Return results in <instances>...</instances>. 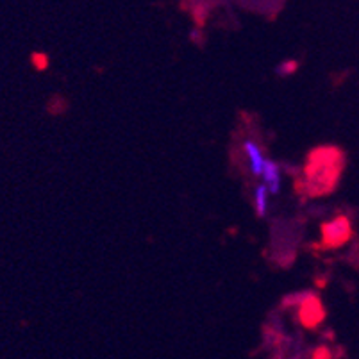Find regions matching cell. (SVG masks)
Returning <instances> with one entry per match:
<instances>
[{
  "instance_id": "cell-1",
  "label": "cell",
  "mask_w": 359,
  "mask_h": 359,
  "mask_svg": "<svg viewBox=\"0 0 359 359\" xmlns=\"http://www.w3.org/2000/svg\"><path fill=\"white\" fill-rule=\"evenodd\" d=\"M344 170V154L336 147H318L311 150L304 166V179L299 191L308 197H320L336 188Z\"/></svg>"
},
{
  "instance_id": "cell-2",
  "label": "cell",
  "mask_w": 359,
  "mask_h": 359,
  "mask_svg": "<svg viewBox=\"0 0 359 359\" xmlns=\"http://www.w3.org/2000/svg\"><path fill=\"white\" fill-rule=\"evenodd\" d=\"M352 236V225L347 217H336L322 225V245L325 249H338Z\"/></svg>"
},
{
  "instance_id": "cell-3",
  "label": "cell",
  "mask_w": 359,
  "mask_h": 359,
  "mask_svg": "<svg viewBox=\"0 0 359 359\" xmlns=\"http://www.w3.org/2000/svg\"><path fill=\"white\" fill-rule=\"evenodd\" d=\"M325 318V309L320 299L313 293H306L299 304V320L304 327L313 329Z\"/></svg>"
},
{
  "instance_id": "cell-4",
  "label": "cell",
  "mask_w": 359,
  "mask_h": 359,
  "mask_svg": "<svg viewBox=\"0 0 359 359\" xmlns=\"http://www.w3.org/2000/svg\"><path fill=\"white\" fill-rule=\"evenodd\" d=\"M263 179L266 190L272 195H277L280 190V174H279V166L272 161V159H266L263 166Z\"/></svg>"
},
{
  "instance_id": "cell-5",
  "label": "cell",
  "mask_w": 359,
  "mask_h": 359,
  "mask_svg": "<svg viewBox=\"0 0 359 359\" xmlns=\"http://www.w3.org/2000/svg\"><path fill=\"white\" fill-rule=\"evenodd\" d=\"M243 150H245V154H247V158H249V165H250V170H252V174L263 175L264 159H263V156H261L259 147L249 140V142H245Z\"/></svg>"
},
{
  "instance_id": "cell-6",
  "label": "cell",
  "mask_w": 359,
  "mask_h": 359,
  "mask_svg": "<svg viewBox=\"0 0 359 359\" xmlns=\"http://www.w3.org/2000/svg\"><path fill=\"white\" fill-rule=\"evenodd\" d=\"M254 205H256V213L259 217L266 215V208H269V190H266L264 184L257 186L256 191H254Z\"/></svg>"
},
{
  "instance_id": "cell-7",
  "label": "cell",
  "mask_w": 359,
  "mask_h": 359,
  "mask_svg": "<svg viewBox=\"0 0 359 359\" xmlns=\"http://www.w3.org/2000/svg\"><path fill=\"white\" fill-rule=\"evenodd\" d=\"M31 63L32 67L36 68V70H47L48 68V63H50V60H48V55L45 54V52H34V54L31 55Z\"/></svg>"
},
{
  "instance_id": "cell-8",
  "label": "cell",
  "mask_w": 359,
  "mask_h": 359,
  "mask_svg": "<svg viewBox=\"0 0 359 359\" xmlns=\"http://www.w3.org/2000/svg\"><path fill=\"white\" fill-rule=\"evenodd\" d=\"M297 68H299V63H297V61H285V63L279 65V68H277V74H280V75L295 74Z\"/></svg>"
}]
</instances>
